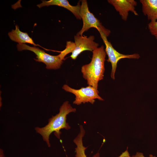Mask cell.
Returning <instances> with one entry per match:
<instances>
[{"instance_id":"6da1fadb","label":"cell","mask_w":157,"mask_h":157,"mask_svg":"<svg viewBox=\"0 0 157 157\" xmlns=\"http://www.w3.org/2000/svg\"><path fill=\"white\" fill-rule=\"evenodd\" d=\"M75 108H73L68 101H65L60 107L59 113L49 119L48 124L40 128L36 127L35 129L37 133L40 134L42 137L48 147H50L49 137L53 132L56 137L60 139L61 132L60 130L65 129L68 130L70 127L66 122L67 115L72 112L76 111Z\"/></svg>"},{"instance_id":"7a4b0ae2","label":"cell","mask_w":157,"mask_h":157,"mask_svg":"<svg viewBox=\"0 0 157 157\" xmlns=\"http://www.w3.org/2000/svg\"><path fill=\"white\" fill-rule=\"evenodd\" d=\"M92 53L90 62L82 66L81 71L87 84L98 91V82L104 76L106 53L103 45L93 50Z\"/></svg>"},{"instance_id":"3957f363","label":"cell","mask_w":157,"mask_h":157,"mask_svg":"<svg viewBox=\"0 0 157 157\" xmlns=\"http://www.w3.org/2000/svg\"><path fill=\"white\" fill-rule=\"evenodd\" d=\"M81 2L80 13V17L83 21V26L81 29L76 35L82 36L83 33L90 28H94L99 32L101 31L107 37L108 36L110 33V31L103 26L100 21L90 12L87 1L82 0Z\"/></svg>"},{"instance_id":"277c9868","label":"cell","mask_w":157,"mask_h":157,"mask_svg":"<svg viewBox=\"0 0 157 157\" xmlns=\"http://www.w3.org/2000/svg\"><path fill=\"white\" fill-rule=\"evenodd\" d=\"M17 47L19 51L27 50L33 52L36 55V59H34L35 60L37 61L44 63L47 69H58L63 63V61L59 55H51L38 47H31L25 44H18Z\"/></svg>"},{"instance_id":"5b68a950","label":"cell","mask_w":157,"mask_h":157,"mask_svg":"<svg viewBox=\"0 0 157 157\" xmlns=\"http://www.w3.org/2000/svg\"><path fill=\"white\" fill-rule=\"evenodd\" d=\"M62 88L67 92L74 94L75 96L73 104L79 105L82 103L90 102L93 104L95 99L103 101L102 99L99 94V92L93 87L89 85L86 87H82L79 89H75L65 84Z\"/></svg>"},{"instance_id":"8992f818","label":"cell","mask_w":157,"mask_h":157,"mask_svg":"<svg viewBox=\"0 0 157 157\" xmlns=\"http://www.w3.org/2000/svg\"><path fill=\"white\" fill-rule=\"evenodd\" d=\"M99 32L105 45V51L108 57L107 60L108 62L110 63L111 64V77L113 79H115V74L117 63L119 60L124 58L138 59L140 58V56L139 54L136 53L131 55H125L119 53L114 48L111 43L108 41L107 37L102 31Z\"/></svg>"},{"instance_id":"52a82bcc","label":"cell","mask_w":157,"mask_h":157,"mask_svg":"<svg viewBox=\"0 0 157 157\" xmlns=\"http://www.w3.org/2000/svg\"><path fill=\"white\" fill-rule=\"evenodd\" d=\"M74 38L75 47L70 56L73 60H75L80 54L85 51H93L98 48L99 44L94 41L95 37L93 35L88 37L85 35H76Z\"/></svg>"},{"instance_id":"ba28073f","label":"cell","mask_w":157,"mask_h":157,"mask_svg":"<svg viewBox=\"0 0 157 157\" xmlns=\"http://www.w3.org/2000/svg\"><path fill=\"white\" fill-rule=\"evenodd\" d=\"M108 1L119 13L123 20H127L129 12L136 16L138 15L135 9L137 3L134 0H108Z\"/></svg>"},{"instance_id":"9c48e42d","label":"cell","mask_w":157,"mask_h":157,"mask_svg":"<svg viewBox=\"0 0 157 157\" xmlns=\"http://www.w3.org/2000/svg\"><path fill=\"white\" fill-rule=\"evenodd\" d=\"M42 3L37 5L40 8L45 6L56 5L64 8L71 12L78 19H81L80 11L81 5L79 2L76 6L71 5L67 0H42Z\"/></svg>"},{"instance_id":"30bf717a","label":"cell","mask_w":157,"mask_h":157,"mask_svg":"<svg viewBox=\"0 0 157 157\" xmlns=\"http://www.w3.org/2000/svg\"><path fill=\"white\" fill-rule=\"evenodd\" d=\"M80 132L74 140V142L76 145L75 148L76 157H87L85 154V150L87 147L84 146L83 143V138L85 133V131L83 126L80 125ZM127 153L125 151L119 157H127ZM92 157H100L99 154L98 153Z\"/></svg>"},{"instance_id":"8fae6325","label":"cell","mask_w":157,"mask_h":157,"mask_svg":"<svg viewBox=\"0 0 157 157\" xmlns=\"http://www.w3.org/2000/svg\"><path fill=\"white\" fill-rule=\"evenodd\" d=\"M142 12L150 22L157 21V0H140Z\"/></svg>"},{"instance_id":"7c38bea8","label":"cell","mask_w":157,"mask_h":157,"mask_svg":"<svg viewBox=\"0 0 157 157\" xmlns=\"http://www.w3.org/2000/svg\"><path fill=\"white\" fill-rule=\"evenodd\" d=\"M8 35L12 40L18 42V44L28 43L35 46L38 45L34 42L33 40L27 33L20 31L17 25H15V29H13L11 32H9Z\"/></svg>"},{"instance_id":"4fadbf2b","label":"cell","mask_w":157,"mask_h":157,"mask_svg":"<svg viewBox=\"0 0 157 157\" xmlns=\"http://www.w3.org/2000/svg\"><path fill=\"white\" fill-rule=\"evenodd\" d=\"M74 43L70 41H67L65 49L59 54L60 58L63 60L65 56L68 54L72 53L75 47Z\"/></svg>"},{"instance_id":"5bb4252c","label":"cell","mask_w":157,"mask_h":157,"mask_svg":"<svg viewBox=\"0 0 157 157\" xmlns=\"http://www.w3.org/2000/svg\"><path fill=\"white\" fill-rule=\"evenodd\" d=\"M148 27L151 34L157 39V21L150 22L148 25Z\"/></svg>"},{"instance_id":"9a60e30c","label":"cell","mask_w":157,"mask_h":157,"mask_svg":"<svg viewBox=\"0 0 157 157\" xmlns=\"http://www.w3.org/2000/svg\"><path fill=\"white\" fill-rule=\"evenodd\" d=\"M134 157H145L142 153L137 152L135 154L134 156ZM149 157H156L152 155H150Z\"/></svg>"},{"instance_id":"2e32d148","label":"cell","mask_w":157,"mask_h":157,"mask_svg":"<svg viewBox=\"0 0 157 157\" xmlns=\"http://www.w3.org/2000/svg\"><path fill=\"white\" fill-rule=\"evenodd\" d=\"M0 157H5L3 151L1 149L0 151Z\"/></svg>"},{"instance_id":"e0dca14e","label":"cell","mask_w":157,"mask_h":157,"mask_svg":"<svg viewBox=\"0 0 157 157\" xmlns=\"http://www.w3.org/2000/svg\"><path fill=\"white\" fill-rule=\"evenodd\" d=\"M130 157H134V156H133L131 157L130 156Z\"/></svg>"}]
</instances>
